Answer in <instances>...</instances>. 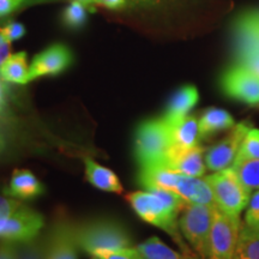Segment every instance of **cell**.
I'll return each instance as SVG.
<instances>
[{"mask_svg": "<svg viewBox=\"0 0 259 259\" xmlns=\"http://www.w3.org/2000/svg\"><path fill=\"white\" fill-rule=\"evenodd\" d=\"M4 31L10 42L19 40V38L23 37L25 32H27L24 25L16 21H9L8 24L4 27Z\"/></svg>", "mask_w": 259, "mask_h": 259, "instance_id": "f546056e", "label": "cell"}, {"mask_svg": "<svg viewBox=\"0 0 259 259\" xmlns=\"http://www.w3.org/2000/svg\"><path fill=\"white\" fill-rule=\"evenodd\" d=\"M198 100L199 94L196 87L192 84L183 85L171 95L162 119L167 122L168 126L176 125L181 119L189 115L194 106L198 103Z\"/></svg>", "mask_w": 259, "mask_h": 259, "instance_id": "5bb4252c", "label": "cell"}, {"mask_svg": "<svg viewBox=\"0 0 259 259\" xmlns=\"http://www.w3.org/2000/svg\"><path fill=\"white\" fill-rule=\"evenodd\" d=\"M50 233L46 235H38L35 240L24 244L21 248L18 259H45L47 253Z\"/></svg>", "mask_w": 259, "mask_h": 259, "instance_id": "cb8c5ba5", "label": "cell"}, {"mask_svg": "<svg viewBox=\"0 0 259 259\" xmlns=\"http://www.w3.org/2000/svg\"><path fill=\"white\" fill-rule=\"evenodd\" d=\"M23 3L24 0H0V18H4L12 14Z\"/></svg>", "mask_w": 259, "mask_h": 259, "instance_id": "d6a6232c", "label": "cell"}, {"mask_svg": "<svg viewBox=\"0 0 259 259\" xmlns=\"http://www.w3.org/2000/svg\"><path fill=\"white\" fill-rule=\"evenodd\" d=\"M173 147L171 130L163 119H148L135 132V158L139 168L166 163Z\"/></svg>", "mask_w": 259, "mask_h": 259, "instance_id": "3957f363", "label": "cell"}, {"mask_svg": "<svg viewBox=\"0 0 259 259\" xmlns=\"http://www.w3.org/2000/svg\"><path fill=\"white\" fill-rule=\"evenodd\" d=\"M233 259H259V229L241 225Z\"/></svg>", "mask_w": 259, "mask_h": 259, "instance_id": "44dd1931", "label": "cell"}, {"mask_svg": "<svg viewBox=\"0 0 259 259\" xmlns=\"http://www.w3.org/2000/svg\"><path fill=\"white\" fill-rule=\"evenodd\" d=\"M251 128L252 126L248 121H241L238 125H234L231 134L218 144L212 145L204 155L206 168L218 171L231 167L238 156L245 136Z\"/></svg>", "mask_w": 259, "mask_h": 259, "instance_id": "30bf717a", "label": "cell"}, {"mask_svg": "<svg viewBox=\"0 0 259 259\" xmlns=\"http://www.w3.org/2000/svg\"><path fill=\"white\" fill-rule=\"evenodd\" d=\"M77 2H79V3H82L83 5H85L87 8H89V9H92L93 11H94V8H93V4L94 3H95V0H77Z\"/></svg>", "mask_w": 259, "mask_h": 259, "instance_id": "d590c367", "label": "cell"}, {"mask_svg": "<svg viewBox=\"0 0 259 259\" xmlns=\"http://www.w3.org/2000/svg\"><path fill=\"white\" fill-rule=\"evenodd\" d=\"M127 200L139 219L166 232L181 252L196 253L184 240L179 227V213L189 204L186 200L166 190L136 191L127 194Z\"/></svg>", "mask_w": 259, "mask_h": 259, "instance_id": "6da1fadb", "label": "cell"}, {"mask_svg": "<svg viewBox=\"0 0 259 259\" xmlns=\"http://www.w3.org/2000/svg\"><path fill=\"white\" fill-rule=\"evenodd\" d=\"M72 52L66 45L54 44L36 54L29 66V82L40 77L58 76L71 66Z\"/></svg>", "mask_w": 259, "mask_h": 259, "instance_id": "8fae6325", "label": "cell"}, {"mask_svg": "<svg viewBox=\"0 0 259 259\" xmlns=\"http://www.w3.org/2000/svg\"><path fill=\"white\" fill-rule=\"evenodd\" d=\"M255 12H257V15H258V17H259V11H255Z\"/></svg>", "mask_w": 259, "mask_h": 259, "instance_id": "f35d334b", "label": "cell"}, {"mask_svg": "<svg viewBox=\"0 0 259 259\" xmlns=\"http://www.w3.org/2000/svg\"><path fill=\"white\" fill-rule=\"evenodd\" d=\"M173 138V149L189 150L199 147L198 119L194 115H187L176 125L169 126Z\"/></svg>", "mask_w": 259, "mask_h": 259, "instance_id": "e0dca14e", "label": "cell"}, {"mask_svg": "<svg viewBox=\"0 0 259 259\" xmlns=\"http://www.w3.org/2000/svg\"><path fill=\"white\" fill-rule=\"evenodd\" d=\"M221 88L227 96L247 105H259V77L240 64L229 67L221 78Z\"/></svg>", "mask_w": 259, "mask_h": 259, "instance_id": "9c48e42d", "label": "cell"}, {"mask_svg": "<svg viewBox=\"0 0 259 259\" xmlns=\"http://www.w3.org/2000/svg\"><path fill=\"white\" fill-rule=\"evenodd\" d=\"M204 179L211 187L216 206L228 215L240 216L248 205L251 192L246 189L240 178L232 167L218 170Z\"/></svg>", "mask_w": 259, "mask_h": 259, "instance_id": "5b68a950", "label": "cell"}, {"mask_svg": "<svg viewBox=\"0 0 259 259\" xmlns=\"http://www.w3.org/2000/svg\"><path fill=\"white\" fill-rule=\"evenodd\" d=\"M88 11H93V10L87 8V6L83 5L82 3L73 0L64 11V24L70 29H80L87 23Z\"/></svg>", "mask_w": 259, "mask_h": 259, "instance_id": "603a6c76", "label": "cell"}, {"mask_svg": "<svg viewBox=\"0 0 259 259\" xmlns=\"http://www.w3.org/2000/svg\"><path fill=\"white\" fill-rule=\"evenodd\" d=\"M232 168L250 192L253 190H259V160L255 158L235 160Z\"/></svg>", "mask_w": 259, "mask_h": 259, "instance_id": "7402d4cb", "label": "cell"}, {"mask_svg": "<svg viewBox=\"0 0 259 259\" xmlns=\"http://www.w3.org/2000/svg\"><path fill=\"white\" fill-rule=\"evenodd\" d=\"M215 205L187 204L181 211L179 227L184 239L199 257L208 259Z\"/></svg>", "mask_w": 259, "mask_h": 259, "instance_id": "8992f818", "label": "cell"}, {"mask_svg": "<svg viewBox=\"0 0 259 259\" xmlns=\"http://www.w3.org/2000/svg\"><path fill=\"white\" fill-rule=\"evenodd\" d=\"M245 225L251 228L259 229V190L251 196L247 210L245 213Z\"/></svg>", "mask_w": 259, "mask_h": 259, "instance_id": "4316f807", "label": "cell"}, {"mask_svg": "<svg viewBox=\"0 0 259 259\" xmlns=\"http://www.w3.org/2000/svg\"><path fill=\"white\" fill-rule=\"evenodd\" d=\"M3 82H4V80L0 78V114H2L6 108V89Z\"/></svg>", "mask_w": 259, "mask_h": 259, "instance_id": "e575fe53", "label": "cell"}, {"mask_svg": "<svg viewBox=\"0 0 259 259\" xmlns=\"http://www.w3.org/2000/svg\"><path fill=\"white\" fill-rule=\"evenodd\" d=\"M240 228V216L228 215L215 206L212 213L208 259L234 258Z\"/></svg>", "mask_w": 259, "mask_h": 259, "instance_id": "ba28073f", "label": "cell"}, {"mask_svg": "<svg viewBox=\"0 0 259 259\" xmlns=\"http://www.w3.org/2000/svg\"><path fill=\"white\" fill-rule=\"evenodd\" d=\"M79 250L76 238V225L66 218L56 221L50 232L45 259H78Z\"/></svg>", "mask_w": 259, "mask_h": 259, "instance_id": "7c38bea8", "label": "cell"}, {"mask_svg": "<svg viewBox=\"0 0 259 259\" xmlns=\"http://www.w3.org/2000/svg\"><path fill=\"white\" fill-rule=\"evenodd\" d=\"M44 226V216L31 206L21 203L9 218L0 222V240L28 244L41 234Z\"/></svg>", "mask_w": 259, "mask_h": 259, "instance_id": "52a82bcc", "label": "cell"}, {"mask_svg": "<svg viewBox=\"0 0 259 259\" xmlns=\"http://www.w3.org/2000/svg\"><path fill=\"white\" fill-rule=\"evenodd\" d=\"M164 166L185 176L202 178L206 170L204 150L200 147L189 150H178L171 148Z\"/></svg>", "mask_w": 259, "mask_h": 259, "instance_id": "4fadbf2b", "label": "cell"}, {"mask_svg": "<svg viewBox=\"0 0 259 259\" xmlns=\"http://www.w3.org/2000/svg\"><path fill=\"white\" fill-rule=\"evenodd\" d=\"M84 166H85L87 180L96 189L106 191V192L122 193V185L116 177L114 171L108 168L101 166L92 158H84Z\"/></svg>", "mask_w": 259, "mask_h": 259, "instance_id": "2e32d148", "label": "cell"}, {"mask_svg": "<svg viewBox=\"0 0 259 259\" xmlns=\"http://www.w3.org/2000/svg\"><path fill=\"white\" fill-rule=\"evenodd\" d=\"M76 238L80 250L88 254L99 248L131 247L134 242L127 228L113 219H94L76 225Z\"/></svg>", "mask_w": 259, "mask_h": 259, "instance_id": "277c9868", "label": "cell"}, {"mask_svg": "<svg viewBox=\"0 0 259 259\" xmlns=\"http://www.w3.org/2000/svg\"><path fill=\"white\" fill-rule=\"evenodd\" d=\"M255 158L259 160V130L251 128L242 141L240 150L235 160Z\"/></svg>", "mask_w": 259, "mask_h": 259, "instance_id": "d4e9b609", "label": "cell"}, {"mask_svg": "<svg viewBox=\"0 0 259 259\" xmlns=\"http://www.w3.org/2000/svg\"><path fill=\"white\" fill-rule=\"evenodd\" d=\"M22 202L11 197L0 196V222L11 215V212L17 208Z\"/></svg>", "mask_w": 259, "mask_h": 259, "instance_id": "4dcf8cb0", "label": "cell"}, {"mask_svg": "<svg viewBox=\"0 0 259 259\" xmlns=\"http://www.w3.org/2000/svg\"><path fill=\"white\" fill-rule=\"evenodd\" d=\"M238 64L242 65L259 77V51H244L238 53Z\"/></svg>", "mask_w": 259, "mask_h": 259, "instance_id": "83f0119b", "label": "cell"}, {"mask_svg": "<svg viewBox=\"0 0 259 259\" xmlns=\"http://www.w3.org/2000/svg\"><path fill=\"white\" fill-rule=\"evenodd\" d=\"M11 57V42L6 36L4 27H0V67Z\"/></svg>", "mask_w": 259, "mask_h": 259, "instance_id": "1f68e13d", "label": "cell"}, {"mask_svg": "<svg viewBox=\"0 0 259 259\" xmlns=\"http://www.w3.org/2000/svg\"><path fill=\"white\" fill-rule=\"evenodd\" d=\"M234 125V118L231 113L225 111V109L211 107V108L205 109L203 114L200 115L198 120L199 137L205 139L210 136L218 134V132L233 128Z\"/></svg>", "mask_w": 259, "mask_h": 259, "instance_id": "ac0fdd59", "label": "cell"}, {"mask_svg": "<svg viewBox=\"0 0 259 259\" xmlns=\"http://www.w3.org/2000/svg\"><path fill=\"white\" fill-rule=\"evenodd\" d=\"M90 255H95L99 259H145L137 247L122 248H99Z\"/></svg>", "mask_w": 259, "mask_h": 259, "instance_id": "484cf974", "label": "cell"}, {"mask_svg": "<svg viewBox=\"0 0 259 259\" xmlns=\"http://www.w3.org/2000/svg\"><path fill=\"white\" fill-rule=\"evenodd\" d=\"M45 192V185L34 173L28 169H16L12 173L4 194L18 200H30L40 197Z\"/></svg>", "mask_w": 259, "mask_h": 259, "instance_id": "9a60e30c", "label": "cell"}, {"mask_svg": "<svg viewBox=\"0 0 259 259\" xmlns=\"http://www.w3.org/2000/svg\"><path fill=\"white\" fill-rule=\"evenodd\" d=\"M136 247L145 259H203L196 253H185L173 250L156 236L149 238Z\"/></svg>", "mask_w": 259, "mask_h": 259, "instance_id": "d6986e66", "label": "cell"}, {"mask_svg": "<svg viewBox=\"0 0 259 259\" xmlns=\"http://www.w3.org/2000/svg\"><path fill=\"white\" fill-rule=\"evenodd\" d=\"M96 4L103 5L107 9L111 10H118L121 9L125 5L126 0H95Z\"/></svg>", "mask_w": 259, "mask_h": 259, "instance_id": "836d02e7", "label": "cell"}, {"mask_svg": "<svg viewBox=\"0 0 259 259\" xmlns=\"http://www.w3.org/2000/svg\"><path fill=\"white\" fill-rule=\"evenodd\" d=\"M22 245L18 242L0 240V259H18Z\"/></svg>", "mask_w": 259, "mask_h": 259, "instance_id": "f1b7e54d", "label": "cell"}, {"mask_svg": "<svg viewBox=\"0 0 259 259\" xmlns=\"http://www.w3.org/2000/svg\"><path fill=\"white\" fill-rule=\"evenodd\" d=\"M0 78L9 83L27 84L29 82L27 53L19 52L12 54L0 67Z\"/></svg>", "mask_w": 259, "mask_h": 259, "instance_id": "ffe728a7", "label": "cell"}, {"mask_svg": "<svg viewBox=\"0 0 259 259\" xmlns=\"http://www.w3.org/2000/svg\"><path fill=\"white\" fill-rule=\"evenodd\" d=\"M138 183L145 190H166L177 193L190 204L215 205L211 187L202 178L178 173L164 164L141 168Z\"/></svg>", "mask_w": 259, "mask_h": 259, "instance_id": "7a4b0ae2", "label": "cell"}, {"mask_svg": "<svg viewBox=\"0 0 259 259\" xmlns=\"http://www.w3.org/2000/svg\"><path fill=\"white\" fill-rule=\"evenodd\" d=\"M5 149V141H4V138L2 137V135H0V154L3 153V150H4Z\"/></svg>", "mask_w": 259, "mask_h": 259, "instance_id": "8d00e7d4", "label": "cell"}, {"mask_svg": "<svg viewBox=\"0 0 259 259\" xmlns=\"http://www.w3.org/2000/svg\"><path fill=\"white\" fill-rule=\"evenodd\" d=\"M92 259H99V258L95 257V255H92Z\"/></svg>", "mask_w": 259, "mask_h": 259, "instance_id": "74e56055", "label": "cell"}]
</instances>
